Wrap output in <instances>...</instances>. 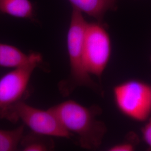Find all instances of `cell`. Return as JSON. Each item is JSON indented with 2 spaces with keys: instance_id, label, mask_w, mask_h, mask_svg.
Masks as SVG:
<instances>
[{
  "instance_id": "6da1fadb",
  "label": "cell",
  "mask_w": 151,
  "mask_h": 151,
  "mask_svg": "<svg viewBox=\"0 0 151 151\" xmlns=\"http://www.w3.org/2000/svg\"><path fill=\"white\" fill-rule=\"evenodd\" d=\"M71 135H77L81 147L97 149L102 144L107 128L97 119L100 109L86 107L72 100L65 101L49 108Z\"/></svg>"
},
{
  "instance_id": "7a4b0ae2",
  "label": "cell",
  "mask_w": 151,
  "mask_h": 151,
  "mask_svg": "<svg viewBox=\"0 0 151 151\" xmlns=\"http://www.w3.org/2000/svg\"><path fill=\"white\" fill-rule=\"evenodd\" d=\"M87 25L88 22L82 12L73 7L67 38L70 75L59 85V90L63 95H69L78 87H87L95 91L99 90L88 73L84 62L83 48Z\"/></svg>"
},
{
  "instance_id": "3957f363",
  "label": "cell",
  "mask_w": 151,
  "mask_h": 151,
  "mask_svg": "<svg viewBox=\"0 0 151 151\" xmlns=\"http://www.w3.org/2000/svg\"><path fill=\"white\" fill-rule=\"evenodd\" d=\"M43 58L14 68L0 78V119L15 123L16 110L29 96V86L33 72Z\"/></svg>"
},
{
  "instance_id": "277c9868",
  "label": "cell",
  "mask_w": 151,
  "mask_h": 151,
  "mask_svg": "<svg viewBox=\"0 0 151 151\" xmlns=\"http://www.w3.org/2000/svg\"><path fill=\"white\" fill-rule=\"evenodd\" d=\"M114 99L119 111L130 119L146 122L151 114V86L130 80L114 87Z\"/></svg>"
},
{
  "instance_id": "5b68a950",
  "label": "cell",
  "mask_w": 151,
  "mask_h": 151,
  "mask_svg": "<svg viewBox=\"0 0 151 151\" xmlns=\"http://www.w3.org/2000/svg\"><path fill=\"white\" fill-rule=\"evenodd\" d=\"M109 35L99 22L88 23L83 48V58L88 73L101 78L111 56Z\"/></svg>"
},
{
  "instance_id": "8992f818",
  "label": "cell",
  "mask_w": 151,
  "mask_h": 151,
  "mask_svg": "<svg viewBox=\"0 0 151 151\" xmlns=\"http://www.w3.org/2000/svg\"><path fill=\"white\" fill-rule=\"evenodd\" d=\"M16 116L18 121L22 120L33 132L51 137L70 139L72 137L49 108L44 110L25 101L17 108Z\"/></svg>"
},
{
  "instance_id": "52a82bcc",
  "label": "cell",
  "mask_w": 151,
  "mask_h": 151,
  "mask_svg": "<svg viewBox=\"0 0 151 151\" xmlns=\"http://www.w3.org/2000/svg\"><path fill=\"white\" fill-rule=\"evenodd\" d=\"M42 58L38 52L25 53L14 45L0 43V67L15 68Z\"/></svg>"
},
{
  "instance_id": "ba28073f",
  "label": "cell",
  "mask_w": 151,
  "mask_h": 151,
  "mask_svg": "<svg viewBox=\"0 0 151 151\" xmlns=\"http://www.w3.org/2000/svg\"><path fill=\"white\" fill-rule=\"evenodd\" d=\"M73 7L101 21L107 11L115 7L117 0H68Z\"/></svg>"
},
{
  "instance_id": "9c48e42d",
  "label": "cell",
  "mask_w": 151,
  "mask_h": 151,
  "mask_svg": "<svg viewBox=\"0 0 151 151\" xmlns=\"http://www.w3.org/2000/svg\"><path fill=\"white\" fill-rule=\"evenodd\" d=\"M0 13L34 21L35 10L30 0H0Z\"/></svg>"
},
{
  "instance_id": "30bf717a",
  "label": "cell",
  "mask_w": 151,
  "mask_h": 151,
  "mask_svg": "<svg viewBox=\"0 0 151 151\" xmlns=\"http://www.w3.org/2000/svg\"><path fill=\"white\" fill-rule=\"evenodd\" d=\"M20 146L24 151H51L54 149V143L51 137L31 131L24 134Z\"/></svg>"
},
{
  "instance_id": "8fae6325",
  "label": "cell",
  "mask_w": 151,
  "mask_h": 151,
  "mask_svg": "<svg viewBox=\"0 0 151 151\" xmlns=\"http://www.w3.org/2000/svg\"><path fill=\"white\" fill-rule=\"evenodd\" d=\"M25 125L14 129H0V151H17L24 134Z\"/></svg>"
},
{
  "instance_id": "7c38bea8",
  "label": "cell",
  "mask_w": 151,
  "mask_h": 151,
  "mask_svg": "<svg viewBox=\"0 0 151 151\" xmlns=\"http://www.w3.org/2000/svg\"><path fill=\"white\" fill-rule=\"evenodd\" d=\"M146 122L147 123L142 129V134L146 145L151 150V118Z\"/></svg>"
},
{
  "instance_id": "4fadbf2b",
  "label": "cell",
  "mask_w": 151,
  "mask_h": 151,
  "mask_svg": "<svg viewBox=\"0 0 151 151\" xmlns=\"http://www.w3.org/2000/svg\"><path fill=\"white\" fill-rule=\"evenodd\" d=\"M134 145L129 142H124L111 146L109 148V151H132L134 150Z\"/></svg>"
},
{
  "instance_id": "5bb4252c",
  "label": "cell",
  "mask_w": 151,
  "mask_h": 151,
  "mask_svg": "<svg viewBox=\"0 0 151 151\" xmlns=\"http://www.w3.org/2000/svg\"></svg>"
}]
</instances>
